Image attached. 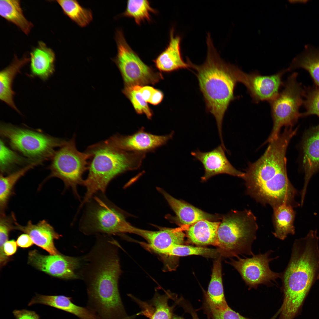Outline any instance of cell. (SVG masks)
<instances>
[{
  "mask_svg": "<svg viewBox=\"0 0 319 319\" xmlns=\"http://www.w3.org/2000/svg\"><path fill=\"white\" fill-rule=\"evenodd\" d=\"M206 299L219 308L224 309L228 306L224 294L220 258L216 260L214 263Z\"/></svg>",
  "mask_w": 319,
  "mask_h": 319,
  "instance_id": "cell-29",
  "label": "cell"
},
{
  "mask_svg": "<svg viewBox=\"0 0 319 319\" xmlns=\"http://www.w3.org/2000/svg\"><path fill=\"white\" fill-rule=\"evenodd\" d=\"M181 40L180 36L174 35V29L172 27L170 30L168 44L154 60L156 67L160 71L170 72L190 68L189 64L183 61L181 56Z\"/></svg>",
  "mask_w": 319,
  "mask_h": 319,
  "instance_id": "cell-21",
  "label": "cell"
},
{
  "mask_svg": "<svg viewBox=\"0 0 319 319\" xmlns=\"http://www.w3.org/2000/svg\"><path fill=\"white\" fill-rule=\"evenodd\" d=\"M206 299L213 319H250L242 316L229 306L224 309L220 308Z\"/></svg>",
  "mask_w": 319,
  "mask_h": 319,
  "instance_id": "cell-38",
  "label": "cell"
},
{
  "mask_svg": "<svg viewBox=\"0 0 319 319\" xmlns=\"http://www.w3.org/2000/svg\"><path fill=\"white\" fill-rule=\"evenodd\" d=\"M90 155L88 176L82 185L86 189L80 208L98 192L104 193L109 183L118 175L141 167L145 154L128 152L115 147L105 141L88 147Z\"/></svg>",
  "mask_w": 319,
  "mask_h": 319,
  "instance_id": "cell-5",
  "label": "cell"
},
{
  "mask_svg": "<svg viewBox=\"0 0 319 319\" xmlns=\"http://www.w3.org/2000/svg\"><path fill=\"white\" fill-rule=\"evenodd\" d=\"M226 148L221 145L212 150L202 152L197 149L191 153L196 160L202 164L204 170L201 181H206L213 176L224 174L242 178L244 172L235 169L231 164L225 155Z\"/></svg>",
  "mask_w": 319,
  "mask_h": 319,
  "instance_id": "cell-16",
  "label": "cell"
},
{
  "mask_svg": "<svg viewBox=\"0 0 319 319\" xmlns=\"http://www.w3.org/2000/svg\"><path fill=\"white\" fill-rule=\"evenodd\" d=\"M287 71L285 69L265 76L257 71L247 73L238 68L237 76L238 82L245 86L253 101L258 103L264 101L269 102L277 95L284 84L283 76Z\"/></svg>",
  "mask_w": 319,
  "mask_h": 319,
  "instance_id": "cell-13",
  "label": "cell"
},
{
  "mask_svg": "<svg viewBox=\"0 0 319 319\" xmlns=\"http://www.w3.org/2000/svg\"><path fill=\"white\" fill-rule=\"evenodd\" d=\"M14 230H18L28 235L34 244L51 255L60 253L55 247L54 241L58 239L61 236L45 220H42L36 224H33L29 221L25 226L20 225L16 222Z\"/></svg>",
  "mask_w": 319,
  "mask_h": 319,
  "instance_id": "cell-19",
  "label": "cell"
},
{
  "mask_svg": "<svg viewBox=\"0 0 319 319\" xmlns=\"http://www.w3.org/2000/svg\"><path fill=\"white\" fill-rule=\"evenodd\" d=\"M56 1L64 13L79 26L89 25L93 19L91 10L82 6L75 0H58Z\"/></svg>",
  "mask_w": 319,
  "mask_h": 319,
  "instance_id": "cell-31",
  "label": "cell"
},
{
  "mask_svg": "<svg viewBox=\"0 0 319 319\" xmlns=\"http://www.w3.org/2000/svg\"><path fill=\"white\" fill-rule=\"evenodd\" d=\"M296 133L291 128H285L283 132L269 143L260 158L249 163L242 178L248 194L273 209L283 204L293 208L300 205L294 199L297 191L287 176L286 156L289 142Z\"/></svg>",
  "mask_w": 319,
  "mask_h": 319,
  "instance_id": "cell-1",
  "label": "cell"
},
{
  "mask_svg": "<svg viewBox=\"0 0 319 319\" xmlns=\"http://www.w3.org/2000/svg\"><path fill=\"white\" fill-rule=\"evenodd\" d=\"M219 253L217 250L201 247H194L183 245L174 246L165 255L183 256L192 255H202L207 257L217 256Z\"/></svg>",
  "mask_w": 319,
  "mask_h": 319,
  "instance_id": "cell-33",
  "label": "cell"
},
{
  "mask_svg": "<svg viewBox=\"0 0 319 319\" xmlns=\"http://www.w3.org/2000/svg\"><path fill=\"white\" fill-rule=\"evenodd\" d=\"M158 190L163 195L183 226L188 227L201 220L212 221L219 217L217 215L205 212L188 203L177 199L162 189L159 188Z\"/></svg>",
  "mask_w": 319,
  "mask_h": 319,
  "instance_id": "cell-23",
  "label": "cell"
},
{
  "mask_svg": "<svg viewBox=\"0 0 319 319\" xmlns=\"http://www.w3.org/2000/svg\"><path fill=\"white\" fill-rule=\"evenodd\" d=\"M140 86H126L123 92L130 100L137 113L144 114L149 119L152 113L147 102L143 99L139 91Z\"/></svg>",
  "mask_w": 319,
  "mask_h": 319,
  "instance_id": "cell-34",
  "label": "cell"
},
{
  "mask_svg": "<svg viewBox=\"0 0 319 319\" xmlns=\"http://www.w3.org/2000/svg\"><path fill=\"white\" fill-rule=\"evenodd\" d=\"M17 249V242L14 240H8L4 246V252L5 255L9 257L15 254Z\"/></svg>",
  "mask_w": 319,
  "mask_h": 319,
  "instance_id": "cell-42",
  "label": "cell"
},
{
  "mask_svg": "<svg viewBox=\"0 0 319 319\" xmlns=\"http://www.w3.org/2000/svg\"><path fill=\"white\" fill-rule=\"evenodd\" d=\"M272 251L263 254L253 255L250 258L238 257L232 260L230 264L238 271L249 289H256L261 284L271 285L272 281L281 278L282 273L272 271L269 264L271 261L278 258L269 257Z\"/></svg>",
  "mask_w": 319,
  "mask_h": 319,
  "instance_id": "cell-12",
  "label": "cell"
},
{
  "mask_svg": "<svg viewBox=\"0 0 319 319\" xmlns=\"http://www.w3.org/2000/svg\"><path fill=\"white\" fill-rule=\"evenodd\" d=\"M16 319H40L35 312L25 309L14 310L12 312Z\"/></svg>",
  "mask_w": 319,
  "mask_h": 319,
  "instance_id": "cell-40",
  "label": "cell"
},
{
  "mask_svg": "<svg viewBox=\"0 0 319 319\" xmlns=\"http://www.w3.org/2000/svg\"><path fill=\"white\" fill-rule=\"evenodd\" d=\"M30 75L43 81L47 80L54 73L55 55L53 50L42 41L30 53Z\"/></svg>",
  "mask_w": 319,
  "mask_h": 319,
  "instance_id": "cell-22",
  "label": "cell"
},
{
  "mask_svg": "<svg viewBox=\"0 0 319 319\" xmlns=\"http://www.w3.org/2000/svg\"><path fill=\"white\" fill-rule=\"evenodd\" d=\"M302 147L305 181L300 194L301 200L303 201L310 178L319 171V124L305 133Z\"/></svg>",
  "mask_w": 319,
  "mask_h": 319,
  "instance_id": "cell-17",
  "label": "cell"
},
{
  "mask_svg": "<svg viewBox=\"0 0 319 319\" xmlns=\"http://www.w3.org/2000/svg\"><path fill=\"white\" fill-rule=\"evenodd\" d=\"M258 229L256 217L250 210L231 212L223 217L218 228V252L228 256L252 255Z\"/></svg>",
  "mask_w": 319,
  "mask_h": 319,
  "instance_id": "cell-6",
  "label": "cell"
},
{
  "mask_svg": "<svg viewBox=\"0 0 319 319\" xmlns=\"http://www.w3.org/2000/svg\"><path fill=\"white\" fill-rule=\"evenodd\" d=\"M16 242L19 246L27 248L32 246L34 243L30 236L26 234L21 235L18 237Z\"/></svg>",
  "mask_w": 319,
  "mask_h": 319,
  "instance_id": "cell-41",
  "label": "cell"
},
{
  "mask_svg": "<svg viewBox=\"0 0 319 319\" xmlns=\"http://www.w3.org/2000/svg\"><path fill=\"white\" fill-rule=\"evenodd\" d=\"M183 227L166 228L158 231L136 227L134 233L145 239L148 242V246L154 251L165 255L174 246L183 244L185 234Z\"/></svg>",
  "mask_w": 319,
  "mask_h": 319,
  "instance_id": "cell-18",
  "label": "cell"
},
{
  "mask_svg": "<svg viewBox=\"0 0 319 319\" xmlns=\"http://www.w3.org/2000/svg\"><path fill=\"white\" fill-rule=\"evenodd\" d=\"M207 55L201 65L192 63L188 58L190 68L196 71L201 91L207 110L214 116L219 138L223 140L222 125L226 112L236 98L234 91L238 82V67L224 61L214 48L209 33L206 38Z\"/></svg>",
  "mask_w": 319,
  "mask_h": 319,
  "instance_id": "cell-4",
  "label": "cell"
},
{
  "mask_svg": "<svg viewBox=\"0 0 319 319\" xmlns=\"http://www.w3.org/2000/svg\"><path fill=\"white\" fill-rule=\"evenodd\" d=\"M29 62L30 58L26 55L19 59L15 55L12 62L0 72V99L19 113L20 111L13 100L15 92L12 89V84L16 75Z\"/></svg>",
  "mask_w": 319,
  "mask_h": 319,
  "instance_id": "cell-24",
  "label": "cell"
},
{
  "mask_svg": "<svg viewBox=\"0 0 319 319\" xmlns=\"http://www.w3.org/2000/svg\"><path fill=\"white\" fill-rule=\"evenodd\" d=\"M280 313V310L276 313V314L270 319H275L278 316V315Z\"/></svg>",
  "mask_w": 319,
  "mask_h": 319,
  "instance_id": "cell-46",
  "label": "cell"
},
{
  "mask_svg": "<svg viewBox=\"0 0 319 319\" xmlns=\"http://www.w3.org/2000/svg\"><path fill=\"white\" fill-rule=\"evenodd\" d=\"M319 237L317 230L296 239L281 278L284 300L279 319H294L312 286L319 279Z\"/></svg>",
  "mask_w": 319,
  "mask_h": 319,
  "instance_id": "cell-3",
  "label": "cell"
},
{
  "mask_svg": "<svg viewBox=\"0 0 319 319\" xmlns=\"http://www.w3.org/2000/svg\"><path fill=\"white\" fill-rule=\"evenodd\" d=\"M157 12L156 10L151 7L148 0H129L127 1L125 11L121 15L133 18L136 23L139 25L145 20L151 21L150 13Z\"/></svg>",
  "mask_w": 319,
  "mask_h": 319,
  "instance_id": "cell-32",
  "label": "cell"
},
{
  "mask_svg": "<svg viewBox=\"0 0 319 319\" xmlns=\"http://www.w3.org/2000/svg\"><path fill=\"white\" fill-rule=\"evenodd\" d=\"M167 295L158 294L154 300L155 310L151 319H172V310L168 304Z\"/></svg>",
  "mask_w": 319,
  "mask_h": 319,
  "instance_id": "cell-37",
  "label": "cell"
},
{
  "mask_svg": "<svg viewBox=\"0 0 319 319\" xmlns=\"http://www.w3.org/2000/svg\"><path fill=\"white\" fill-rule=\"evenodd\" d=\"M40 304L48 306L69 313L80 319H100L87 307L78 306L72 302L71 298L63 295H46L36 294L28 305Z\"/></svg>",
  "mask_w": 319,
  "mask_h": 319,
  "instance_id": "cell-20",
  "label": "cell"
},
{
  "mask_svg": "<svg viewBox=\"0 0 319 319\" xmlns=\"http://www.w3.org/2000/svg\"><path fill=\"white\" fill-rule=\"evenodd\" d=\"M0 134L8 140L12 147L33 162H41L52 158L65 141L40 132L2 123Z\"/></svg>",
  "mask_w": 319,
  "mask_h": 319,
  "instance_id": "cell-8",
  "label": "cell"
},
{
  "mask_svg": "<svg viewBox=\"0 0 319 319\" xmlns=\"http://www.w3.org/2000/svg\"><path fill=\"white\" fill-rule=\"evenodd\" d=\"M114 241L99 239L84 258L81 275L86 285L87 307L102 319H113L124 310L118 289L121 272Z\"/></svg>",
  "mask_w": 319,
  "mask_h": 319,
  "instance_id": "cell-2",
  "label": "cell"
},
{
  "mask_svg": "<svg viewBox=\"0 0 319 319\" xmlns=\"http://www.w3.org/2000/svg\"><path fill=\"white\" fill-rule=\"evenodd\" d=\"M172 319H184L183 318L178 317H172Z\"/></svg>",
  "mask_w": 319,
  "mask_h": 319,
  "instance_id": "cell-47",
  "label": "cell"
},
{
  "mask_svg": "<svg viewBox=\"0 0 319 319\" xmlns=\"http://www.w3.org/2000/svg\"><path fill=\"white\" fill-rule=\"evenodd\" d=\"M93 198L82 220V232L87 235L133 233L135 227L127 222L110 201L104 197L95 196Z\"/></svg>",
  "mask_w": 319,
  "mask_h": 319,
  "instance_id": "cell-10",
  "label": "cell"
},
{
  "mask_svg": "<svg viewBox=\"0 0 319 319\" xmlns=\"http://www.w3.org/2000/svg\"><path fill=\"white\" fill-rule=\"evenodd\" d=\"M89 154L77 149L75 137L66 141L56 151L49 167L51 171L48 177H56L61 180L66 188H71L79 198L77 187L82 185L83 175L88 170Z\"/></svg>",
  "mask_w": 319,
  "mask_h": 319,
  "instance_id": "cell-9",
  "label": "cell"
},
{
  "mask_svg": "<svg viewBox=\"0 0 319 319\" xmlns=\"http://www.w3.org/2000/svg\"><path fill=\"white\" fill-rule=\"evenodd\" d=\"M115 39L117 53L113 60L122 74L126 86L154 84L159 80L160 75L154 72L131 49L121 29L116 30Z\"/></svg>",
  "mask_w": 319,
  "mask_h": 319,
  "instance_id": "cell-11",
  "label": "cell"
},
{
  "mask_svg": "<svg viewBox=\"0 0 319 319\" xmlns=\"http://www.w3.org/2000/svg\"><path fill=\"white\" fill-rule=\"evenodd\" d=\"M16 219L14 214L6 216L1 214L0 219V239L8 240L10 232L14 230Z\"/></svg>",
  "mask_w": 319,
  "mask_h": 319,
  "instance_id": "cell-39",
  "label": "cell"
},
{
  "mask_svg": "<svg viewBox=\"0 0 319 319\" xmlns=\"http://www.w3.org/2000/svg\"><path fill=\"white\" fill-rule=\"evenodd\" d=\"M302 68L306 70L315 86L319 87V49L307 46L305 50L292 60L288 71Z\"/></svg>",
  "mask_w": 319,
  "mask_h": 319,
  "instance_id": "cell-27",
  "label": "cell"
},
{
  "mask_svg": "<svg viewBox=\"0 0 319 319\" xmlns=\"http://www.w3.org/2000/svg\"><path fill=\"white\" fill-rule=\"evenodd\" d=\"M80 258L60 253L44 255L34 250L28 253V262L37 269L54 277L65 279H76V271L81 266Z\"/></svg>",
  "mask_w": 319,
  "mask_h": 319,
  "instance_id": "cell-14",
  "label": "cell"
},
{
  "mask_svg": "<svg viewBox=\"0 0 319 319\" xmlns=\"http://www.w3.org/2000/svg\"><path fill=\"white\" fill-rule=\"evenodd\" d=\"M39 163L32 162L18 170L10 173L6 176L1 174L0 178V207L1 214H4L14 187L17 182L26 172Z\"/></svg>",
  "mask_w": 319,
  "mask_h": 319,
  "instance_id": "cell-30",
  "label": "cell"
},
{
  "mask_svg": "<svg viewBox=\"0 0 319 319\" xmlns=\"http://www.w3.org/2000/svg\"><path fill=\"white\" fill-rule=\"evenodd\" d=\"M298 74L294 72L289 76L284 82L282 90L269 102L273 125L264 144L276 139L283 126L292 127L301 117L299 109L303 104L304 89L297 80Z\"/></svg>",
  "mask_w": 319,
  "mask_h": 319,
  "instance_id": "cell-7",
  "label": "cell"
},
{
  "mask_svg": "<svg viewBox=\"0 0 319 319\" xmlns=\"http://www.w3.org/2000/svg\"><path fill=\"white\" fill-rule=\"evenodd\" d=\"M303 105L305 111L301 117L315 115L319 116V87L316 86L305 87Z\"/></svg>",
  "mask_w": 319,
  "mask_h": 319,
  "instance_id": "cell-36",
  "label": "cell"
},
{
  "mask_svg": "<svg viewBox=\"0 0 319 319\" xmlns=\"http://www.w3.org/2000/svg\"><path fill=\"white\" fill-rule=\"evenodd\" d=\"M23 161V158L0 140V168L2 174L11 171L12 167L21 164Z\"/></svg>",
  "mask_w": 319,
  "mask_h": 319,
  "instance_id": "cell-35",
  "label": "cell"
},
{
  "mask_svg": "<svg viewBox=\"0 0 319 319\" xmlns=\"http://www.w3.org/2000/svg\"><path fill=\"white\" fill-rule=\"evenodd\" d=\"M190 313L192 316L193 319H199L196 313L194 311H190Z\"/></svg>",
  "mask_w": 319,
  "mask_h": 319,
  "instance_id": "cell-45",
  "label": "cell"
},
{
  "mask_svg": "<svg viewBox=\"0 0 319 319\" xmlns=\"http://www.w3.org/2000/svg\"><path fill=\"white\" fill-rule=\"evenodd\" d=\"M155 89L149 86H140L139 91L143 99L147 102H149Z\"/></svg>",
  "mask_w": 319,
  "mask_h": 319,
  "instance_id": "cell-43",
  "label": "cell"
},
{
  "mask_svg": "<svg viewBox=\"0 0 319 319\" xmlns=\"http://www.w3.org/2000/svg\"><path fill=\"white\" fill-rule=\"evenodd\" d=\"M174 132L164 135L152 134L141 128L134 134L124 135H114L105 141L112 146L128 152L146 154L154 151L172 139Z\"/></svg>",
  "mask_w": 319,
  "mask_h": 319,
  "instance_id": "cell-15",
  "label": "cell"
},
{
  "mask_svg": "<svg viewBox=\"0 0 319 319\" xmlns=\"http://www.w3.org/2000/svg\"><path fill=\"white\" fill-rule=\"evenodd\" d=\"M219 222L207 220H200L186 229V236L190 242L200 245L217 246V232Z\"/></svg>",
  "mask_w": 319,
  "mask_h": 319,
  "instance_id": "cell-25",
  "label": "cell"
},
{
  "mask_svg": "<svg viewBox=\"0 0 319 319\" xmlns=\"http://www.w3.org/2000/svg\"><path fill=\"white\" fill-rule=\"evenodd\" d=\"M0 14L7 21L16 25L26 35L30 33L33 26V24L25 16L19 0H0Z\"/></svg>",
  "mask_w": 319,
  "mask_h": 319,
  "instance_id": "cell-28",
  "label": "cell"
},
{
  "mask_svg": "<svg viewBox=\"0 0 319 319\" xmlns=\"http://www.w3.org/2000/svg\"></svg>",
  "mask_w": 319,
  "mask_h": 319,
  "instance_id": "cell-48",
  "label": "cell"
},
{
  "mask_svg": "<svg viewBox=\"0 0 319 319\" xmlns=\"http://www.w3.org/2000/svg\"><path fill=\"white\" fill-rule=\"evenodd\" d=\"M163 95L160 91L155 89L152 95L149 102L153 105H157L162 101Z\"/></svg>",
  "mask_w": 319,
  "mask_h": 319,
  "instance_id": "cell-44",
  "label": "cell"
},
{
  "mask_svg": "<svg viewBox=\"0 0 319 319\" xmlns=\"http://www.w3.org/2000/svg\"><path fill=\"white\" fill-rule=\"evenodd\" d=\"M273 222L274 231L273 234L281 240L289 234L295 233L294 222L296 212L291 206L283 204L273 208Z\"/></svg>",
  "mask_w": 319,
  "mask_h": 319,
  "instance_id": "cell-26",
  "label": "cell"
}]
</instances>
